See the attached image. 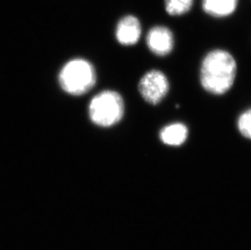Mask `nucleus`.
I'll use <instances>...</instances> for the list:
<instances>
[{
	"instance_id": "7ed1b4c3",
	"label": "nucleus",
	"mask_w": 251,
	"mask_h": 250,
	"mask_svg": "<svg viewBox=\"0 0 251 250\" xmlns=\"http://www.w3.org/2000/svg\"><path fill=\"white\" fill-rule=\"evenodd\" d=\"M126 111L122 96L114 90H103L93 98L89 104L90 121L99 127H110L120 123Z\"/></svg>"
},
{
	"instance_id": "1a4fd4ad",
	"label": "nucleus",
	"mask_w": 251,
	"mask_h": 250,
	"mask_svg": "<svg viewBox=\"0 0 251 250\" xmlns=\"http://www.w3.org/2000/svg\"><path fill=\"white\" fill-rule=\"evenodd\" d=\"M165 10L170 16H181L190 12L194 0H164Z\"/></svg>"
},
{
	"instance_id": "9d476101",
	"label": "nucleus",
	"mask_w": 251,
	"mask_h": 250,
	"mask_svg": "<svg viewBox=\"0 0 251 250\" xmlns=\"http://www.w3.org/2000/svg\"><path fill=\"white\" fill-rule=\"evenodd\" d=\"M237 127L245 138L251 140V108L240 115L237 119Z\"/></svg>"
},
{
	"instance_id": "f257e3e1",
	"label": "nucleus",
	"mask_w": 251,
	"mask_h": 250,
	"mask_svg": "<svg viewBox=\"0 0 251 250\" xmlns=\"http://www.w3.org/2000/svg\"><path fill=\"white\" fill-rule=\"evenodd\" d=\"M237 64L234 57L223 49L209 51L201 60L199 79L201 87L211 95H225L234 85Z\"/></svg>"
},
{
	"instance_id": "6e6552de",
	"label": "nucleus",
	"mask_w": 251,
	"mask_h": 250,
	"mask_svg": "<svg viewBox=\"0 0 251 250\" xmlns=\"http://www.w3.org/2000/svg\"><path fill=\"white\" fill-rule=\"evenodd\" d=\"M239 0H202V9L206 14L216 18L232 15L237 9Z\"/></svg>"
},
{
	"instance_id": "423d86ee",
	"label": "nucleus",
	"mask_w": 251,
	"mask_h": 250,
	"mask_svg": "<svg viewBox=\"0 0 251 250\" xmlns=\"http://www.w3.org/2000/svg\"><path fill=\"white\" fill-rule=\"evenodd\" d=\"M141 35V23L137 17L132 15L123 17L116 26V40L122 46L130 47L136 45L139 42Z\"/></svg>"
},
{
	"instance_id": "0eeeda50",
	"label": "nucleus",
	"mask_w": 251,
	"mask_h": 250,
	"mask_svg": "<svg viewBox=\"0 0 251 250\" xmlns=\"http://www.w3.org/2000/svg\"><path fill=\"white\" fill-rule=\"evenodd\" d=\"M159 137L163 144L168 147H180L187 141L189 128L180 122L169 124L160 130Z\"/></svg>"
},
{
	"instance_id": "f03ea898",
	"label": "nucleus",
	"mask_w": 251,
	"mask_h": 250,
	"mask_svg": "<svg viewBox=\"0 0 251 250\" xmlns=\"http://www.w3.org/2000/svg\"><path fill=\"white\" fill-rule=\"evenodd\" d=\"M59 84L64 92L80 96L89 92L96 84L97 74L90 62L72 59L64 64L59 74Z\"/></svg>"
},
{
	"instance_id": "20e7f679",
	"label": "nucleus",
	"mask_w": 251,
	"mask_h": 250,
	"mask_svg": "<svg viewBox=\"0 0 251 250\" xmlns=\"http://www.w3.org/2000/svg\"><path fill=\"white\" fill-rule=\"evenodd\" d=\"M170 84L167 75L158 69L147 72L140 79L138 85L141 97L147 103L156 106L166 98Z\"/></svg>"
},
{
	"instance_id": "39448f33",
	"label": "nucleus",
	"mask_w": 251,
	"mask_h": 250,
	"mask_svg": "<svg viewBox=\"0 0 251 250\" xmlns=\"http://www.w3.org/2000/svg\"><path fill=\"white\" fill-rule=\"evenodd\" d=\"M147 48L153 54L158 56H166L174 48V36L170 28L166 26L156 25L152 27L147 33Z\"/></svg>"
}]
</instances>
